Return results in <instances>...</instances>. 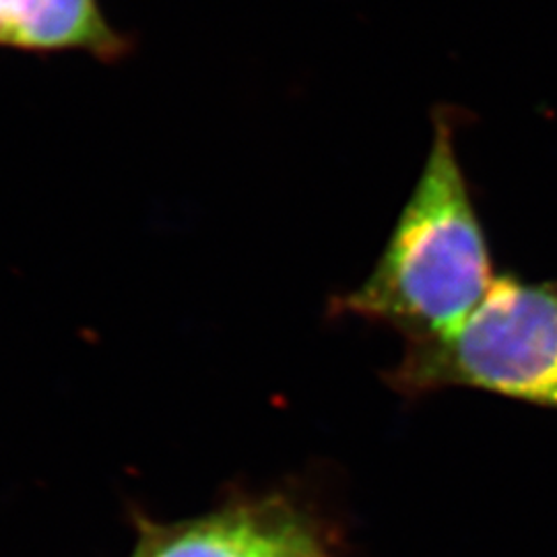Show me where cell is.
Wrapping results in <instances>:
<instances>
[{"instance_id": "7a4b0ae2", "label": "cell", "mask_w": 557, "mask_h": 557, "mask_svg": "<svg viewBox=\"0 0 557 557\" xmlns=\"http://www.w3.org/2000/svg\"><path fill=\"white\" fill-rule=\"evenodd\" d=\"M384 380L405 397L478 388L557 409V278H496L453 333L405 343Z\"/></svg>"}, {"instance_id": "277c9868", "label": "cell", "mask_w": 557, "mask_h": 557, "mask_svg": "<svg viewBox=\"0 0 557 557\" xmlns=\"http://www.w3.org/2000/svg\"><path fill=\"white\" fill-rule=\"evenodd\" d=\"M273 506H238L151 529L135 557H260Z\"/></svg>"}, {"instance_id": "3957f363", "label": "cell", "mask_w": 557, "mask_h": 557, "mask_svg": "<svg viewBox=\"0 0 557 557\" xmlns=\"http://www.w3.org/2000/svg\"><path fill=\"white\" fill-rule=\"evenodd\" d=\"M0 48L87 52L114 62L128 57L135 44L108 21L100 0H0Z\"/></svg>"}, {"instance_id": "6da1fadb", "label": "cell", "mask_w": 557, "mask_h": 557, "mask_svg": "<svg viewBox=\"0 0 557 557\" xmlns=\"http://www.w3.org/2000/svg\"><path fill=\"white\" fill-rule=\"evenodd\" d=\"M455 133V110L438 108L428 160L379 262L337 301L341 312L391 326L405 343L453 333L498 278Z\"/></svg>"}, {"instance_id": "5b68a950", "label": "cell", "mask_w": 557, "mask_h": 557, "mask_svg": "<svg viewBox=\"0 0 557 557\" xmlns=\"http://www.w3.org/2000/svg\"><path fill=\"white\" fill-rule=\"evenodd\" d=\"M260 557H324L317 537L285 508L273 506Z\"/></svg>"}]
</instances>
